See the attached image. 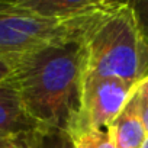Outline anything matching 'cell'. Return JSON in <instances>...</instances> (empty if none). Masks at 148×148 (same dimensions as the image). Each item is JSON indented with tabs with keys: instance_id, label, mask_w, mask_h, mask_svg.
<instances>
[{
	"instance_id": "6da1fadb",
	"label": "cell",
	"mask_w": 148,
	"mask_h": 148,
	"mask_svg": "<svg viewBox=\"0 0 148 148\" xmlns=\"http://www.w3.org/2000/svg\"><path fill=\"white\" fill-rule=\"evenodd\" d=\"M86 74V48L82 41H73L21 55L13 80L26 112L44 128L71 138L80 113Z\"/></svg>"
},
{
	"instance_id": "7a4b0ae2",
	"label": "cell",
	"mask_w": 148,
	"mask_h": 148,
	"mask_svg": "<svg viewBox=\"0 0 148 148\" xmlns=\"http://www.w3.org/2000/svg\"><path fill=\"white\" fill-rule=\"evenodd\" d=\"M87 71L132 83L148 79V39L129 2H113L96 13L83 36Z\"/></svg>"
},
{
	"instance_id": "3957f363",
	"label": "cell",
	"mask_w": 148,
	"mask_h": 148,
	"mask_svg": "<svg viewBox=\"0 0 148 148\" xmlns=\"http://www.w3.org/2000/svg\"><path fill=\"white\" fill-rule=\"evenodd\" d=\"M95 15L73 21H47L16 9L12 0H0V54L23 55L51 44L83 42Z\"/></svg>"
},
{
	"instance_id": "277c9868",
	"label": "cell",
	"mask_w": 148,
	"mask_h": 148,
	"mask_svg": "<svg viewBox=\"0 0 148 148\" xmlns=\"http://www.w3.org/2000/svg\"><path fill=\"white\" fill-rule=\"evenodd\" d=\"M135 87L136 83L116 77H102L87 71L80 113L71 139L90 129H108L131 99Z\"/></svg>"
},
{
	"instance_id": "5b68a950",
	"label": "cell",
	"mask_w": 148,
	"mask_h": 148,
	"mask_svg": "<svg viewBox=\"0 0 148 148\" xmlns=\"http://www.w3.org/2000/svg\"><path fill=\"white\" fill-rule=\"evenodd\" d=\"M52 132L38 123L25 109L15 80L0 83V134L10 136H35Z\"/></svg>"
},
{
	"instance_id": "8992f818",
	"label": "cell",
	"mask_w": 148,
	"mask_h": 148,
	"mask_svg": "<svg viewBox=\"0 0 148 148\" xmlns=\"http://www.w3.org/2000/svg\"><path fill=\"white\" fill-rule=\"evenodd\" d=\"M16 9L47 21H73L95 15L113 2L109 0H12Z\"/></svg>"
},
{
	"instance_id": "52a82bcc",
	"label": "cell",
	"mask_w": 148,
	"mask_h": 148,
	"mask_svg": "<svg viewBox=\"0 0 148 148\" xmlns=\"http://www.w3.org/2000/svg\"><path fill=\"white\" fill-rule=\"evenodd\" d=\"M108 131L116 148H141L148 134L141 122L132 96L122 112L109 125Z\"/></svg>"
},
{
	"instance_id": "ba28073f",
	"label": "cell",
	"mask_w": 148,
	"mask_h": 148,
	"mask_svg": "<svg viewBox=\"0 0 148 148\" xmlns=\"http://www.w3.org/2000/svg\"><path fill=\"white\" fill-rule=\"evenodd\" d=\"M74 148H116L108 129H90L73 139Z\"/></svg>"
},
{
	"instance_id": "9c48e42d",
	"label": "cell",
	"mask_w": 148,
	"mask_h": 148,
	"mask_svg": "<svg viewBox=\"0 0 148 148\" xmlns=\"http://www.w3.org/2000/svg\"><path fill=\"white\" fill-rule=\"evenodd\" d=\"M132 97L135 100V105H136V110H138V115L141 118V122L148 134V79L142 80L141 83L136 84L134 93H132Z\"/></svg>"
},
{
	"instance_id": "30bf717a",
	"label": "cell",
	"mask_w": 148,
	"mask_h": 148,
	"mask_svg": "<svg viewBox=\"0 0 148 148\" xmlns=\"http://www.w3.org/2000/svg\"><path fill=\"white\" fill-rule=\"evenodd\" d=\"M45 134H39L35 136H10L0 134V148H39L41 139Z\"/></svg>"
},
{
	"instance_id": "8fae6325",
	"label": "cell",
	"mask_w": 148,
	"mask_h": 148,
	"mask_svg": "<svg viewBox=\"0 0 148 148\" xmlns=\"http://www.w3.org/2000/svg\"><path fill=\"white\" fill-rule=\"evenodd\" d=\"M21 55H5L0 54V83L10 82L15 79Z\"/></svg>"
},
{
	"instance_id": "7c38bea8",
	"label": "cell",
	"mask_w": 148,
	"mask_h": 148,
	"mask_svg": "<svg viewBox=\"0 0 148 148\" xmlns=\"http://www.w3.org/2000/svg\"><path fill=\"white\" fill-rule=\"evenodd\" d=\"M129 3L134 9L141 32L148 39V0H139V2H129Z\"/></svg>"
},
{
	"instance_id": "4fadbf2b",
	"label": "cell",
	"mask_w": 148,
	"mask_h": 148,
	"mask_svg": "<svg viewBox=\"0 0 148 148\" xmlns=\"http://www.w3.org/2000/svg\"><path fill=\"white\" fill-rule=\"evenodd\" d=\"M141 148H148V135H147V138H145V141H144V144L141 145Z\"/></svg>"
}]
</instances>
